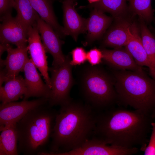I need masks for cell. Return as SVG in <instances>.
Wrapping results in <instances>:
<instances>
[{
  "label": "cell",
  "mask_w": 155,
  "mask_h": 155,
  "mask_svg": "<svg viewBox=\"0 0 155 155\" xmlns=\"http://www.w3.org/2000/svg\"><path fill=\"white\" fill-rule=\"evenodd\" d=\"M153 119L138 109L114 107L97 112L93 136L111 145L131 148L146 144Z\"/></svg>",
  "instance_id": "1"
},
{
  "label": "cell",
  "mask_w": 155,
  "mask_h": 155,
  "mask_svg": "<svg viewBox=\"0 0 155 155\" xmlns=\"http://www.w3.org/2000/svg\"><path fill=\"white\" fill-rule=\"evenodd\" d=\"M97 112L85 103L72 99L57 111L49 151L65 152L77 148L93 136Z\"/></svg>",
  "instance_id": "2"
},
{
  "label": "cell",
  "mask_w": 155,
  "mask_h": 155,
  "mask_svg": "<svg viewBox=\"0 0 155 155\" xmlns=\"http://www.w3.org/2000/svg\"><path fill=\"white\" fill-rule=\"evenodd\" d=\"M57 111L48 104L29 112L16 124L19 154L38 155L49 143Z\"/></svg>",
  "instance_id": "3"
},
{
  "label": "cell",
  "mask_w": 155,
  "mask_h": 155,
  "mask_svg": "<svg viewBox=\"0 0 155 155\" xmlns=\"http://www.w3.org/2000/svg\"><path fill=\"white\" fill-rule=\"evenodd\" d=\"M113 71L118 102L151 114L155 108V80L142 70Z\"/></svg>",
  "instance_id": "4"
},
{
  "label": "cell",
  "mask_w": 155,
  "mask_h": 155,
  "mask_svg": "<svg viewBox=\"0 0 155 155\" xmlns=\"http://www.w3.org/2000/svg\"><path fill=\"white\" fill-rule=\"evenodd\" d=\"M80 68L78 84L85 103L97 112L114 107L118 99L113 75L98 65L87 64Z\"/></svg>",
  "instance_id": "5"
},
{
  "label": "cell",
  "mask_w": 155,
  "mask_h": 155,
  "mask_svg": "<svg viewBox=\"0 0 155 155\" xmlns=\"http://www.w3.org/2000/svg\"><path fill=\"white\" fill-rule=\"evenodd\" d=\"M71 61L69 56L67 55L61 65L49 68L51 77L48 104L51 106H60L72 99L70 95L74 83L72 71L73 66L71 64Z\"/></svg>",
  "instance_id": "6"
},
{
  "label": "cell",
  "mask_w": 155,
  "mask_h": 155,
  "mask_svg": "<svg viewBox=\"0 0 155 155\" xmlns=\"http://www.w3.org/2000/svg\"><path fill=\"white\" fill-rule=\"evenodd\" d=\"M136 147L127 148L108 144L99 139L93 136L82 146L68 152H52L51 155H131L137 153Z\"/></svg>",
  "instance_id": "7"
},
{
  "label": "cell",
  "mask_w": 155,
  "mask_h": 155,
  "mask_svg": "<svg viewBox=\"0 0 155 155\" xmlns=\"http://www.w3.org/2000/svg\"><path fill=\"white\" fill-rule=\"evenodd\" d=\"M48 99L39 98L31 100H23L0 105V130L5 126L15 125L29 112L40 106L48 104Z\"/></svg>",
  "instance_id": "8"
},
{
  "label": "cell",
  "mask_w": 155,
  "mask_h": 155,
  "mask_svg": "<svg viewBox=\"0 0 155 155\" xmlns=\"http://www.w3.org/2000/svg\"><path fill=\"white\" fill-rule=\"evenodd\" d=\"M36 25L40 35L42 44L46 53L51 54L53 58L52 67H56L62 64L65 57L61 49L63 42L53 29L37 14Z\"/></svg>",
  "instance_id": "9"
},
{
  "label": "cell",
  "mask_w": 155,
  "mask_h": 155,
  "mask_svg": "<svg viewBox=\"0 0 155 155\" xmlns=\"http://www.w3.org/2000/svg\"><path fill=\"white\" fill-rule=\"evenodd\" d=\"M0 44H12L17 47L28 45V30L11 14L0 17Z\"/></svg>",
  "instance_id": "10"
},
{
  "label": "cell",
  "mask_w": 155,
  "mask_h": 155,
  "mask_svg": "<svg viewBox=\"0 0 155 155\" xmlns=\"http://www.w3.org/2000/svg\"><path fill=\"white\" fill-rule=\"evenodd\" d=\"M28 51L30 59L40 71L46 84L51 89L50 78L48 73L49 68L46 52L41 42L36 24L28 30Z\"/></svg>",
  "instance_id": "11"
},
{
  "label": "cell",
  "mask_w": 155,
  "mask_h": 155,
  "mask_svg": "<svg viewBox=\"0 0 155 155\" xmlns=\"http://www.w3.org/2000/svg\"><path fill=\"white\" fill-rule=\"evenodd\" d=\"M26 92L23 100L31 97H45L48 99L50 88L42 80L36 67L28 58L24 68Z\"/></svg>",
  "instance_id": "12"
},
{
  "label": "cell",
  "mask_w": 155,
  "mask_h": 155,
  "mask_svg": "<svg viewBox=\"0 0 155 155\" xmlns=\"http://www.w3.org/2000/svg\"><path fill=\"white\" fill-rule=\"evenodd\" d=\"M7 56L5 60L1 59V65L5 66L3 70L4 77L3 82L7 78L16 77L23 71L24 68L28 58V45L13 48L9 44H6Z\"/></svg>",
  "instance_id": "13"
},
{
  "label": "cell",
  "mask_w": 155,
  "mask_h": 155,
  "mask_svg": "<svg viewBox=\"0 0 155 155\" xmlns=\"http://www.w3.org/2000/svg\"><path fill=\"white\" fill-rule=\"evenodd\" d=\"M63 28L65 36L70 35L77 41L78 35L87 30L88 19L81 17L75 9L73 0H65L63 2Z\"/></svg>",
  "instance_id": "14"
},
{
  "label": "cell",
  "mask_w": 155,
  "mask_h": 155,
  "mask_svg": "<svg viewBox=\"0 0 155 155\" xmlns=\"http://www.w3.org/2000/svg\"><path fill=\"white\" fill-rule=\"evenodd\" d=\"M102 59L110 67L116 70L134 71L142 70L125 48H114L112 50L101 49Z\"/></svg>",
  "instance_id": "15"
},
{
  "label": "cell",
  "mask_w": 155,
  "mask_h": 155,
  "mask_svg": "<svg viewBox=\"0 0 155 155\" xmlns=\"http://www.w3.org/2000/svg\"><path fill=\"white\" fill-rule=\"evenodd\" d=\"M116 20L106 33L103 41L104 45L114 49L125 46L127 44L131 35L132 24L124 17Z\"/></svg>",
  "instance_id": "16"
},
{
  "label": "cell",
  "mask_w": 155,
  "mask_h": 155,
  "mask_svg": "<svg viewBox=\"0 0 155 155\" xmlns=\"http://www.w3.org/2000/svg\"><path fill=\"white\" fill-rule=\"evenodd\" d=\"M104 12L96 8L91 12L87 25V44H91L100 38L111 24L112 18Z\"/></svg>",
  "instance_id": "17"
},
{
  "label": "cell",
  "mask_w": 155,
  "mask_h": 155,
  "mask_svg": "<svg viewBox=\"0 0 155 155\" xmlns=\"http://www.w3.org/2000/svg\"><path fill=\"white\" fill-rule=\"evenodd\" d=\"M4 86H0V100L6 103L18 100L26 92L24 79L21 75L5 79Z\"/></svg>",
  "instance_id": "18"
},
{
  "label": "cell",
  "mask_w": 155,
  "mask_h": 155,
  "mask_svg": "<svg viewBox=\"0 0 155 155\" xmlns=\"http://www.w3.org/2000/svg\"><path fill=\"white\" fill-rule=\"evenodd\" d=\"M131 30V36L125 47L137 65L141 67L146 66L149 68V61L143 46L138 28L135 23L132 24Z\"/></svg>",
  "instance_id": "19"
},
{
  "label": "cell",
  "mask_w": 155,
  "mask_h": 155,
  "mask_svg": "<svg viewBox=\"0 0 155 155\" xmlns=\"http://www.w3.org/2000/svg\"><path fill=\"white\" fill-rule=\"evenodd\" d=\"M40 18L53 29L60 38L65 35L63 28L59 24L54 14L51 0H29Z\"/></svg>",
  "instance_id": "20"
},
{
  "label": "cell",
  "mask_w": 155,
  "mask_h": 155,
  "mask_svg": "<svg viewBox=\"0 0 155 155\" xmlns=\"http://www.w3.org/2000/svg\"><path fill=\"white\" fill-rule=\"evenodd\" d=\"M0 155H18V137L16 124L0 130Z\"/></svg>",
  "instance_id": "21"
},
{
  "label": "cell",
  "mask_w": 155,
  "mask_h": 155,
  "mask_svg": "<svg viewBox=\"0 0 155 155\" xmlns=\"http://www.w3.org/2000/svg\"><path fill=\"white\" fill-rule=\"evenodd\" d=\"M140 19L142 41L150 63L149 69L150 74L155 80V37L148 28L144 21Z\"/></svg>",
  "instance_id": "22"
},
{
  "label": "cell",
  "mask_w": 155,
  "mask_h": 155,
  "mask_svg": "<svg viewBox=\"0 0 155 155\" xmlns=\"http://www.w3.org/2000/svg\"><path fill=\"white\" fill-rule=\"evenodd\" d=\"M13 8L16 10V17L28 30L36 24L37 13L29 0H14Z\"/></svg>",
  "instance_id": "23"
},
{
  "label": "cell",
  "mask_w": 155,
  "mask_h": 155,
  "mask_svg": "<svg viewBox=\"0 0 155 155\" xmlns=\"http://www.w3.org/2000/svg\"><path fill=\"white\" fill-rule=\"evenodd\" d=\"M127 0H100L92 6L110 13L115 19L124 17L127 9Z\"/></svg>",
  "instance_id": "24"
},
{
  "label": "cell",
  "mask_w": 155,
  "mask_h": 155,
  "mask_svg": "<svg viewBox=\"0 0 155 155\" xmlns=\"http://www.w3.org/2000/svg\"><path fill=\"white\" fill-rule=\"evenodd\" d=\"M130 9L146 23L153 20L154 14L151 5L152 0H127Z\"/></svg>",
  "instance_id": "25"
},
{
  "label": "cell",
  "mask_w": 155,
  "mask_h": 155,
  "mask_svg": "<svg viewBox=\"0 0 155 155\" xmlns=\"http://www.w3.org/2000/svg\"><path fill=\"white\" fill-rule=\"evenodd\" d=\"M71 54L72 59L70 63L73 66L80 65L87 61V53L82 47L75 48L72 50Z\"/></svg>",
  "instance_id": "26"
},
{
  "label": "cell",
  "mask_w": 155,
  "mask_h": 155,
  "mask_svg": "<svg viewBox=\"0 0 155 155\" xmlns=\"http://www.w3.org/2000/svg\"><path fill=\"white\" fill-rule=\"evenodd\" d=\"M152 131L148 144L141 146L140 150L145 155H155V121L151 123Z\"/></svg>",
  "instance_id": "27"
},
{
  "label": "cell",
  "mask_w": 155,
  "mask_h": 155,
  "mask_svg": "<svg viewBox=\"0 0 155 155\" xmlns=\"http://www.w3.org/2000/svg\"><path fill=\"white\" fill-rule=\"evenodd\" d=\"M102 54L101 50L95 48L87 53V61L92 65H98L102 61Z\"/></svg>",
  "instance_id": "28"
},
{
  "label": "cell",
  "mask_w": 155,
  "mask_h": 155,
  "mask_svg": "<svg viewBox=\"0 0 155 155\" xmlns=\"http://www.w3.org/2000/svg\"><path fill=\"white\" fill-rule=\"evenodd\" d=\"M14 3V0H0L1 17L11 14Z\"/></svg>",
  "instance_id": "29"
},
{
  "label": "cell",
  "mask_w": 155,
  "mask_h": 155,
  "mask_svg": "<svg viewBox=\"0 0 155 155\" xmlns=\"http://www.w3.org/2000/svg\"><path fill=\"white\" fill-rule=\"evenodd\" d=\"M90 3H94L99 1L100 0H88Z\"/></svg>",
  "instance_id": "30"
},
{
  "label": "cell",
  "mask_w": 155,
  "mask_h": 155,
  "mask_svg": "<svg viewBox=\"0 0 155 155\" xmlns=\"http://www.w3.org/2000/svg\"><path fill=\"white\" fill-rule=\"evenodd\" d=\"M151 115L153 119L155 118V108L152 112Z\"/></svg>",
  "instance_id": "31"
}]
</instances>
